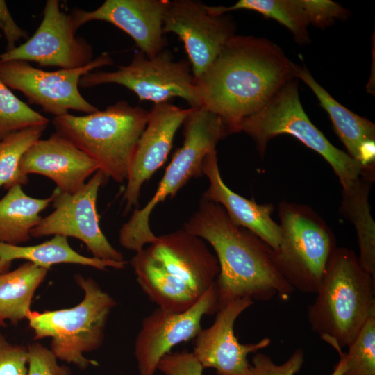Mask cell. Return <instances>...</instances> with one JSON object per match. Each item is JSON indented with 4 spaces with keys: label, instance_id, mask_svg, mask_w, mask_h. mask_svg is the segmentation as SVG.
<instances>
[{
    "label": "cell",
    "instance_id": "7c38bea8",
    "mask_svg": "<svg viewBox=\"0 0 375 375\" xmlns=\"http://www.w3.org/2000/svg\"><path fill=\"white\" fill-rule=\"evenodd\" d=\"M108 177L100 169L74 194L53 193V211L42 217L31 231V236L41 238L62 235L76 238L83 242L94 258L110 261H124L121 252L115 249L101 231L97 210L100 187Z\"/></svg>",
    "mask_w": 375,
    "mask_h": 375
},
{
    "label": "cell",
    "instance_id": "83f0119b",
    "mask_svg": "<svg viewBox=\"0 0 375 375\" xmlns=\"http://www.w3.org/2000/svg\"><path fill=\"white\" fill-rule=\"evenodd\" d=\"M348 348L347 353L335 349L343 362L342 375H375V313L368 317Z\"/></svg>",
    "mask_w": 375,
    "mask_h": 375
},
{
    "label": "cell",
    "instance_id": "ffe728a7",
    "mask_svg": "<svg viewBox=\"0 0 375 375\" xmlns=\"http://www.w3.org/2000/svg\"><path fill=\"white\" fill-rule=\"evenodd\" d=\"M202 173L209 181L202 199L221 205L233 222L251 231L276 249L279 244L281 230L279 224L272 218L273 205L259 204L253 199H248L232 191L222 178L216 149L204 158Z\"/></svg>",
    "mask_w": 375,
    "mask_h": 375
},
{
    "label": "cell",
    "instance_id": "8992f818",
    "mask_svg": "<svg viewBox=\"0 0 375 375\" xmlns=\"http://www.w3.org/2000/svg\"><path fill=\"white\" fill-rule=\"evenodd\" d=\"M74 278L83 291L80 303L69 308L31 311L26 319L34 339H51L49 349L58 360L85 369L97 365L84 354L102 345L108 317L117 303L93 278L81 274Z\"/></svg>",
    "mask_w": 375,
    "mask_h": 375
},
{
    "label": "cell",
    "instance_id": "4316f807",
    "mask_svg": "<svg viewBox=\"0 0 375 375\" xmlns=\"http://www.w3.org/2000/svg\"><path fill=\"white\" fill-rule=\"evenodd\" d=\"M47 126H40L12 132L0 140V187L9 189L26 185L28 178L21 174L19 162L28 148L40 139Z\"/></svg>",
    "mask_w": 375,
    "mask_h": 375
},
{
    "label": "cell",
    "instance_id": "7a4b0ae2",
    "mask_svg": "<svg viewBox=\"0 0 375 375\" xmlns=\"http://www.w3.org/2000/svg\"><path fill=\"white\" fill-rule=\"evenodd\" d=\"M183 229L207 241L216 253L215 281L219 310L237 299L287 300L294 291L276 267L272 249L248 229L235 224L219 204L201 199Z\"/></svg>",
    "mask_w": 375,
    "mask_h": 375
},
{
    "label": "cell",
    "instance_id": "603a6c76",
    "mask_svg": "<svg viewBox=\"0 0 375 375\" xmlns=\"http://www.w3.org/2000/svg\"><path fill=\"white\" fill-rule=\"evenodd\" d=\"M53 195L38 199L27 195L21 185H15L0 199V242L21 245L28 242L31 230L42 217L40 212L49 206Z\"/></svg>",
    "mask_w": 375,
    "mask_h": 375
},
{
    "label": "cell",
    "instance_id": "836d02e7",
    "mask_svg": "<svg viewBox=\"0 0 375 375\" xmlns=\"http://www.w3.org/2000/svg\"><path fill=\"white\" fill-rule=\"evenodd\" d=\"M0 29L6 40V51L16 47V43L22 38L28 39V33L22 29L12 18L6 1L0 0Z\"/></svg>",
    "mask_w": 375,
    "mask_h": 375
},
{
    "label": "cell",
    "instance_id": "e575fe53",
    "mask_svg": "<svg viewBox=\"0 0 375 375\" xmlns=\"http://www.w3.org/2000/svg\"><path fill=\"white\" fill-rule=\"evenodd\" d=\"M12 262L0 260V274L9 270Z\"/></svg>",
    "mask_w": 375,
    "mask_h": 375
},
{
    "label": "cell",
    "instance_id": "5b68a950",
    "mask_svg": "<svg viewBox=\"0 0 375 375\" xmlns=\"http://www.w3.org/2000/svg\"><path fill=\"white\" fill-rule=\"evenodd\" d=\"M149 111L121 101L104 110L83 116L54 117L56 132L71 140L117 183L127 179L136 144L144 130Z\"/></svg>",
    "mask_w": 375,
    "mask_h": 375
},
{
    "label": "cell",
    "instance_id": "6da1fadb",
    "mask_svg": "<svg viewBox=\"0 0 375 375\" xmlns=\"http://www.w3.org/2000/svg\"><path fill=\"white\" fill-rule=\"evenodd\" d=\"M294 77V63L276 44L233 35L207 69L194 78V85L201 107L219 116L229 134Z\"/></svg>",
    "mask_w": 375,
    "mask_h": 375
},
{
    "label": "cell",
    "instance_id": "277c9868",
    "mask_svg": "<svg viewBox=\"0 0 375 375\" xmlns=\"http://www.w3.org/2000/svg\"><path fill=\"white\" fill-rule=\"evenodd\" d=\"M308 308L312 331L334 349L348 347L368 317L375 313V276L346 247L332 252Z\"/></svg>",
    "mask_w": 375,
    "mask_h": 375
},
{
    "label": "cell",
    "instance_id": "e0dca14e",
    "mask_svg": "<svg viewBox=\"0 0 375 375\" xmlns=\"http://www.w3.org/2000/svg\"><path fill=\"white\" fill-rule=\"evenodd\" d=\"M192 108H181L169 101L154 103L147 124L135 148L124 192L125 212L138 205L140 190L145 181L166 160L176 133Z\"/></svg>",
    "mask_w": 375,
    "mask_h": 375
},
{
    "label": "cell",
    "instance_id": "44dd1931",
    "mask_svg": "<svg viewBox=\"0 0 375 375\" xmlns=\"http://www.w3.org/2000/svg\"><path fill=\"white\" fill-rule=\"evenodd\" d=\"M240 9L253 10L277 21L293 34L299 43L308 41L310 24L324 27L347 15L339 4L329 0H240L229 7L207 6L212 15Z\"/></svg>",
    "mask_w": 375,
    "mask_h": 375
},
{
    "label": "cell",
    "instance_id": "f1b7e54d",
    "mask_svg": "<svg viewBox=\"0 0 375 375\" xmlns=\"http://www.w3.org/2000/svg\"><path fill=\"white\" fill-rule=\"evenodd\" d=\"M49 122L18 99L0 78V140L12 132L47 126Z\"/></svg>",
    "mask_w": 375,
    "mask_h": 375
},
{
    "label": "cell",
    "instance_id": "30bf717a",
    "mask_svg": "<svg viewBox=\"0 0 375 375\" xmlns=\"http://www.w3.org/2000/svg\"><path fill=\"white\" fill-rule=\"evenodd\" d=\"M105 83L123 85L142 101L158 103L179 97L191 108L201 107L190 62L175 60L165 49L152 58L139 51L128 65L114 72H90L81 78L78 85L91 88Z\"/></svg>",
    "mask_w": 375,
    "mask_h": 375
},
{
    "label": "cell",
    "instance_id": "9a60e30c",
    "mask_svg": "<svg viewBox=\"0 0 375 375\" xmlns=\"http://www.w3.org/2000/svg\"><path fill=\"white\" fill-rule=\"evenodd\" d=\"M206 6L195 0L169 1L163 18V33H174L183 42L194 78L207 69L235 35L232 20L210 14Z\"/></svg>",
    "mask_w": 375,
    "mask_h": 375
},
{
    "label": "cell",
    "instance_id": "cb8c5ba5",
    "mask_svg": "<svg viewBox=\"0 0 375 375\" xmlns=\"http://www.w3.org/2000/svg\"><path fill=\"white\" fill-rule=\"evenodd\" d=\"M24 259L39 267L49 269L60 263L77 264L99 270L107 267L122 269L127 262L101 260L83 256L73 249L67 237L53 235L49 240L33 246L12 245L0 242V260L12 262Z\"/></svg>",
    "mask_w": 375,
    "mask_h": 375
},
{
    "label": "cell",
    "instance_id": "ba28073f",
    "mask_svg": "<svg viewBox=\"0 0 375 375\" xmlns=\"http://www.w3.org/2000/svg\"><path fill=\"white\" fill-rule=\"evenodd\" d=\"M243 131L256 142L263 155L268 142L280 134H289L321 155L331 166L342 190L351 188L360 177L374 178L348 153L333 146L310 122L300 101L297 82L291 81L257 112L244 118L237 132Z\"/></svg>",
    "mask_w": 375,
    "mask_h": 375
},
{
    "label": "cell",
    "instance_id": "5bb4252c",
    "mask_svg": "<svg viewBox=\"0 0 375 375\" xmlns=\"http://www.w3.org/2000/svg\"><path fill=\"white\" fill-rule=\"evenodd\" d=\"M76 32L70 15L61 10L59 1L47 0L35 33L24 44L1 53L0 60L35 62L62 69L82 67L93 60V49Z\"/></svg>",
    "mask_w": 375,
    "mask_h": 375
},
{
    "label": "cell",
    "instance_id": "ac0fdd59",
    "mask_svg": "<svg viewBox=\"0 0 375 375\" xmlns=\"http://www.w3.org/2000/svg\"><path fill=\"white\" fill-rule=\"evenodd\" d=\"M168 0H106L92 11L74 8L69 14L77 31L91 21H104L127 33L140 51L152 58L165 49L163 18Z\"/></svg>",
    "mask_w": 375,
    "mask_h": 375
},
{
    "label": "cell",
    "instance_id": "d6986e66",
    "mask_svg": "<svg viewBox=\"0 0 375 375\" xmlns=\"http://www.w3.org/2000/svg\"><path fill=\"white\" fill-rule=\"evenodd\" d=\"M99 167L71 140L55 132L39 139L24 153L19 162L22 175L38 174L52 180L60 192L74 194Z\"/></svg>",
    "mask_w": 375,
    "mask_h": 375
},
{
    "label": "cell",
    "instance_id": "3957f363",
    "mask_svg": "<svg viewBox=\"0 0 375 375\" xmlns=\"http://www.w3.org/2000/svg\"><path fill=\"white\" fill-rule=\"evenodd\" d=\"M130 264L149 300L176 312L196 303L219 273L217 258L204 240L183 228L157 236Z\"/></svg>",
    "mask_w": 375,
    "mask_h": 375
},
{
    "label": "cell",
    "instance_id": "d590c367",
    "mask_svg": "<svg viewBox=\"0 0 375 375\" xmlns=\"http://www.w3.org/2000/svg\"><path fill=\"white\" fill-rule=\"evenodd\" d=\"M3 324V322L0 320V326H2Z\"/></svg>",
    "mask_w": 375,
    "mask_h": 375
},
{
    "label": "cell",
    "instance_id": "d4e9b609",
    "mask_svg": "<svg viewBox=\"0 0 375 375\" xmlns=\"http://www.w3.org/2000/svg\"><path fill=\"white\" fill-rule=\"evenodd\" d=\"M49 269L26 261L0 274V320L17 324L31 312L34 294Z\"/></svg>",
    "mask_w": 375,
    "mask_h": 375
},
{
    "label": "cell",
    "instance_id": "2e32d148",
    "mask_svg": "<svg viewBox=\"0 0 375 375\" xmlns=\"http://www.w3.org/2000/svg\"><path fill=\"white\" fill-rule=\"evenodd\" d=\"M253 303L249 298L228 302L216 312L212 324L194 338L192 353L203 367L213 368L217 375H252L247 356L268 347L269 338L256 343H240L234 332L238 317Z\"/></svg>",
    "mask_w": 375,
    "mask_h": 375
},
{
    "label": "cell",
    "instance_id": "4fadbf2b",
    "mask_svg": "<svg viewBox=\"0 0 375 375\" xmlns=\"http://www.w3.org/2000/svg\"><path fill=\"white\" fill-rule=\"evenodd\" d=\"M219 310L214 283L192 307L183 312L156 308L145 317L134 344L140 375H155L160 359L178 344L194 338L202 329L201 319Z\"/></svg>",
    "mask_w": 375,
    "mask_h": 375
},
{
    "label": "cell",
    "instance_id": "4dcf8cb0",
    "mask_svg": "<svg viewBox=\"0 0 375 375\" xmlns=\"http://www.w3.org/2000/svg\"><path fill=\"white\" fill-rule=\"evenodd\" d=\"M28 347L12 344L0 333V375H28Z\"/></svg>",
    "mask_w": 375,
    "mask_h": 375
},
{
    "label": "cell",
    "instance_id": "7402d4cb",
    "mask_svg": "<svg viewBox=\"0 0 375 375\" xmlns=\"http://www.w3.org/2000/svg\"><path fill=\"white\" fill-rule=\"evenodd\" d=\"M294 77L301 79L313 91L320 105L328 114L347 153L358 162L360 145L365 141L375 140L374 124L338 102L315 81L305 67L294 63Z\"/></svg>",
    "mask_w": 375,
    "mask_h": 375
},
{
    "label": "cell",
    "instance_id": "9c48e42d",
    "mask_svg": "<svg viewBox=\"0 0 375 375\" xmlns=\"http://www.w3.org/2000/svg\"><path fill=\"white\" fill-rule=\"evenodd\" d=\"M281 238L272 256L278 270L295 290L316 292L328 260L337 247L332 231L310 207L282 201Z\"/></svg>",
    "mask_w": 375,
    "mask_h": 375
},
{
    "label": "cell",
    "instance_id": "f546056e",
    "mask_svg": "<svg viewBox=\"0 0 375 375\" xmlns=\"http://www.w3.org/2000/svg\"><path fill=\"white\" fill-rule=\"evenodd\" d=\"M303 361L304 352L300 348L295 350L281 365H276L263 353H256L252 358L251 370L252 375H294L301 369ZM343 368V362L340 358L331 375H342Z\"/></svg>",
    "mask_w": 375,
    "mask_h": 375
},
{
    "label": "cell",
    "instance_id": "52a82bcc",
    "mask_svg": "<svg viewBox=\"0 0 375 375\" xmlns=\"http://www.w3.org/2000/svg\"><path fill=\"white\" fill-rule=\"evenodd\" d=\"M183 124V146L174 154L154 195L142 208L134 210L119 231V242L124 249L137 253L156 240L149 226L152 210L173 198L192 178L203 175L204 158L227 135L221 118L201 107L192 108Z\"/></svg>",
    "mask_w": 375,
    "mask_h": 375
},
{
    "label": "cell",
    "instance_id": "d6a6232c",
    "mask_svg": "<svg viewBox=\"0 0 375 375\" xmlns=\"http://www.w3.org/2000/svg\"><path fill=\"white\" fill-rule=\"evenodd\" d=\"M203 367L192 352H169L159 361L157 371L164 375H202Z\"/></svg>",
    "mask_w": 375,
    "mask_h": 375
},
{
    "label": "cell",
    "instance_id": "484cf974",
    "mask_svg": "<svg viewBox=\"0 0 375 375\" xmlns=\"http://www.w3.org/2000/svg\"><path fill=\"white\" fill-rule=\"evenodd\" d=\"M373 181L360 176L351 188L342 190L340 212L356 228L360 265L375 276V224L368 199Z\"/></svg>",
    "mask_w": 375,
    "mask_h": 375
},
{
    "label": "cell",
    "instance_id": "1f68e13d",
    "mask_svg": "<svg viewBox=\"0 0 375 375\" xmlns=\"http://www.w3.org/2000/svg\"><path fill=\"white\" fill-rule=\"evenodd\" d=\"M28 351V375H70L69 369L60 365L51 350L40 343L29 344Z\"/></svg>",
    "mask_w": 375,
    "mask_h": 375
},
{
    "label": "cell",
    "instance_id": "8fae6325",
    "mask_svg": "<svg viewBox=\"0 0 375 375\" xmlns=\"http://www.w3.org/2000/svg\"><path fill=\"white\" fill-rule=\"evenodd\" d=\"M113 64L107 53L82 67L44 71L24 60H0V78L9 88L21 92L31 103L58 117L69 110L90 114L99 110L81 94V78L92 70Z\"/></svg>",
    "mask_w": 375,
    "mask_h": 375
}]
</instances>
